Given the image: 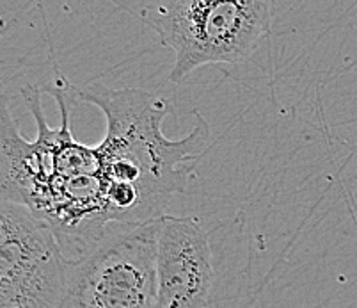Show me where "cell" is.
Masks as SVG:
<instances>
[{
	"mask_svg": "<svg viewBox=\"0 0 357 308\" xmlns=\"http://www.w3.org/2000/svg\"><path fill=\"white\" fill-rule=\"evenodd\" d=\"M25 103L36 119L27 141L2 98L0 122V200L20 203L47 221L70 261L84 257L112 228L105 155L71 134V105L79 89L57 68L54 82L25 86Z\"/></svg>",
	"mask_w": 357,
	"mask_h": 308,
	"instance_id": "1",
	"label": "cell"
},
{
	"mask_svg": "<svg viewBox=\"0 0 357 308\" xmlns=\"http://www.w3.org/2000/svg\"><path fill=\"white\" fill-rule=\"evenodd\" d=\"M79 98L105 116L107 131L100 147L105 155L112 225H146L164 216L171 196L185 193L197 159L208 147V122L194 109V129L173 141L162 129L173 112L164 96L139 87L95 84L79 89Z\"/></svg>",
	"mask_w": 357,
	"mask_h": 308,
	"instance_id": "2",
	"label": "cell"
},
{
	"mask_svg": "<svg viewBox=\"0 0 357 308\" xmlns=\"http://www.w3.org/2000/svg\"><path fill=\"white\" fill-rule=\"evenodd\" d=\"M174 52L169 80L180 84L206 64L248 59L268 36L274 4L268 0H164L123 4Z\"/></svg>",
	"mask_w": 357,
	"mask_h": 308,
	"instance_id": "3",
	"label": "cell"
},
{
	"mask_svg": "<svg viewBox=\"0 0 357 308\" xmlns=\"http://www.w3.org/2000/svg\"><path fill=\"white\" fill-rule=\"evenodd\" d=\"M158 228L160 217L116 226L89 253L71 261L61 308H157Z\"/></svg>",
	"mask_w": 357,
	"mask_h": 308,
	"instance_id": "4",
	"label": "cell"
},
{
	"mask_svg": "<svg viewBox=\"0 0 357 308\" xmlns=\"http://www.w3.org/2000/svg\"><path fill=\"white\" fill-rule=\"evenodd\" d=\"M70 264L47 221L0 200V308H61Z\"/></svg>",
	"mask_w": 357,
	"mask_h": 308,
	"instance_id": "5",
	"label": "cell"
},
{
	"mask_svg": "<svg viewBox=\"0 0 357 308\" xmlns=\"http://www.w3.org/2000/svg\"><path fill=\"white\" fill-rule=\"evenodd\" d=\"M215 284L208 233L197 216H162L157 242V308H208Z\"/></svg>",
	"mask_w": 357,
	"mask_h": 308,
	"instance_id": "6",
	"label": "cell"
}]
</instances>
